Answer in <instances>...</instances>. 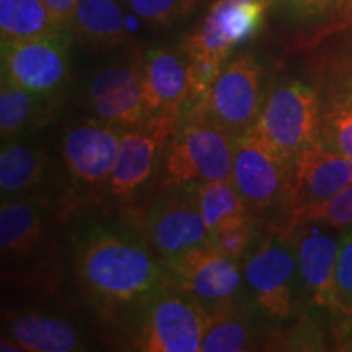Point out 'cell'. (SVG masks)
Returning <instances> with one entry per match:
<instances>
[{
	"label": "cell",
	"mask_w": 352,
	"mask_h": 352,
	"mask_svg": "<svg viewBox=\"0 0 352 352\" xmlns=\"http://www.w3.org/2000/svg\"><path fill=\"white\" fill-rule=\"evenodd\" d=\"M74 270L83 296L107 314L142 310L155 294L173 284L166 263L147 241L101 223L78 235Z\"/></svg>",
	"instance_id": "obj_1"
},
{
	"label": "cell",
	"mask_w": 352,
	"mask_h": 352,
	"mask_svg": "<svg viewBox=\"0 0 352 352\" xmlns=\"http://www.w3.org/2000/svg\"><path fill=\"white\" fill-rule=\"evenodd\" d=\"M276 0H214L195 32L182 44L191 65L192 96L208 90L232 52L256 36Z\"/></svg>",
	"instance_id": "obj_2"
},
{
	"label": "cell",
	"mask_w": 352,
	"mask_h": 352,
	"mask_svg": "<svg viewBox=\"0 0 352 352\" xmlns=\"http://www.w3.org/2000/svg\"><path fill=\"white\" fill-rule=\"evenodd\" d=\"M183 111L165 147L164 184H202L230 179L235 140L195 103Z\"/></svg>",
	"instance_id": "obj_3"
},
{
	"label": "cell",
	"mask_w": 352,
	"mask_h": 352,
	"mask_svg": "<svg viewBox=\"0 0 352 352\" xmlns=\"http://www.w3.org/2000/svg\"><path fill=\"white\" fill-rule=\"evenodd\" d=\"M256 129L290 165L320 139V103L314 85L297 78L277 82L264 98Z\"/></svg>",
	"instance_id": "obj_4"
},
{
	"label": "cell",
	"mask_w": 352,
	"mask_h": 352,
	"mask_svg": "<svg viewBox=\"0 0 352 352\" xmlns=\"http://www.w3.org/2000/svg\"><path fill=\"white\" fill-rule=\"evenodd\" d=\"M208 320L209 311L173 283L140 310L134 347L144 352H201Z\"/></svg>",
	"instance_id": "obj_5"
},
{
	"label": "cell",
	"mask_w": 352,
	"mask_h": 352,
	"mask_svg": "<svg viewBox=\"0 0 352 352\" xmlns=\"http://www.w3.org/2000/svg\"><path fill=\"white\" fill-rule=\"evenodd\" d=\"M243 279L259 310L272 320L292 315L300 289L292 232L280 226L246 256Z\"/></svg>",
	"instance_id": "obj_6"
},
{
	"label": "cell",
	"mask_w": 352,
	"mask_h": 352,
	"mask_svg": "<svg viewBox=\"0 0 352 352\" xmlns=\"http://www.w3.org/2000/svg\"><path fill=\"white\" fill-rule=\"evenodd\" d=\"M263 72L252 54L227 60L212 83L192 103L209 120L239 139L256 124L261 113Z\"/></svg>",
	"instance_id": "obj_7"
},
{
	"label": "cell",
	"mask_w": 352,
	"mask_h": 352,
	"mask_svg": "<svg viewBox=\"0 0 352 352\" xmlns=\"http://www.w3.org/2000/svg\"><path fill=\"white\" fill-rule=\"evenodd\" d=\"M142 227L145 241L165 263L189 250L209 245L196 184L165 186L145 212Z\"/></svg>",
	"instance_id": "obj_8"
},
{
	"label": "cell",
	"mask_w": 352,
	"mask_h": 352,
	"mask_svg": "<svg viewBox=\"0 0 352 352\" xmlns=\"http://www.w3.org/2000/svg\"><path fill=\"white\" fill-rule=\"evenodd\" d=\"M124 131L95 116L65 127L60 155L74 188L94 196L108 189Z\"/></svg>",
	"instance_id": "obj_9"
},
{
	"label": "cell",
	"mask_w": 352,
	"mask_h": 352,
	"mask_svg": "<svg viewBox=\"0 0 352 352\" xmlns=\"http://www.w3.org/2000/svg\"><path fill=\"white\" fill-rule=\"evenodd\" d=\"M230 179L250 209H283L289 196L292 165L253 126L235 140Z\"/></svg>",
	"instance_id": "obj_10"
},
{
	"label": "cell",
	"mask_w": 352,
	"mask_h": 352,
	"mask_svg": "<svg viewBox=\"0 0 352 352\" xmlns=\"http://www.w3.org/2000/svg\"><path fill=\"white\" fill-rule=\"evenodd\" d=\"M70 32L2 41V78L33 94L56 96L69 76Z\"/></svg>",
	"instance_id": "obj_11"
},
{
	"label": "cell",
	"mask_w": 352,
	"mask_h": 352,
	"mask_svg": "<svg viewBox=\"0 0 352 352\" xmlns=\"http://www.w3.org/2000/svg\"><path fill=\"white\" fill-rule=\"evenodd\" d=\"M166 266L173 283L195 297L209 314L233 305L243 283L240 261L220 253L210 245L168 259Z\"/></svg>",
	"instance_id": "obj_12"
},
{
	"label": "cell",
	"mask_w": 352,
	"mask_h": 352,
	"mask_svg": "<svg viewBox=\"0 0 352 352\" xmlns=\"http://www.w3.org/2000/svg\"><path fill=\"white\" fill-rule=\"evenodd\" d=\"M178 122L171 118H151L144 124L122 132L116 165L108 184L109 195L121 201H129L138 195L155 171Z\"/></svg>",
	"instance_id": "obj_13"
},
{
	"label": "cell",
	"mask_w": 352,
	"mask_h": 352,
	"mask_svg": "<svg viewBox=\"0 0 352 352\" xmlns=\"http://www.w3.org/2000/svg\"><path fill=\"white\" fill-rule=\"evenodd\" d=\"M87 107L108 124L131 129L148 120L145 107L142 60L111 64L96 70L87 88Z\"/></svg>",
	"instance_id": "obj_14"
},
{
	"label": "cell",
	"mask_w": 352,
	"mask_h": 352,
	"mask_svg": "<svg viewBox=\"0 0 352 352\" xmlns=\"http://www.w3.org/2000/svg\"><path fill=\"white\" fill-rule=\"evenodd\" d=\"M290 232L296 245L302 294L320 310L340 314L336 264L341 233L336 235L334 228L316 223L290 228Z\"/></svg>",
	"instance_id": "obj_15"
},
{
	"label": "cell",
	"mask_w": 352,
	"mask_h": 352,
	"mask_svg": "<svg viewBox=\"0 0 352 352\" xmlns=\"http://www.w3.org/2000/svg\"><path fill=\"white\" fill-rule=\"evenodd\" d=\"M315 90L321 140L352 162V47L323 60Z\"/></svg>",
	"instance_id": "obj_16"
},
{
	"label": "cell",
	"mask_w": 352,
	"mask_h": 352,
	"mask_svg": "<svg viewBox=\"0 0 352 352\" xmlns=\"http://www.w3.org/2000/svg\"><path fill=\"white\" fill-rule=\"evenodd\" d=\"M351 183L352 162L329 148L320 138L294 162L283 215L328 199Z\"/></svg>",
	"instance_id": "obj_17"
},
{
	"label": "cell",
	"mask_w": 352,
	"mask_h": 352,
	"mask_svg": "<svg viewBox=\"0 0 352 352\" xmlns=\"http://www.w3.org/2000/svg\"><path fill=\"white\" fill-rule=\"evenodd\" d=\"M142 76L148 120H182L192 96L191 65L182 47L148 50L142 57Z\"/></svg>",
	"instance_id": "obj_18"
},
{
	"label": "cell",
	"mask_w": 352,
	"mask_h": 352,
	"mask_svg": "<svg viewBox=\"0 0 352 352\" xmlns=\"http://www.w3.org/2000/svg\"><path fill=\"white\" fill-rule=\"evenodd\" d=\"M50 215L46 202L33 196L2 199L0 204V246L3 258L23 261L46 243Z\"/></svg>",
	"instance_id": "obj_19"
},
{
	"label": "cell",
	"mask_w": 352,
	"mask_h": 352,
	"mask_svg": "<svg viewBox=\"0 0 352 352\" xmlns=\"http://www.w3.org/2000/svg\"><path fill=\"white\" fill-rule=\"evenodd\" d=\"M0 351L72 352L82 349L77 328L59 316L23 311L10 314L6 321Z\"/></svg>",
	"instance_id": "obj_20"
},
{
	"label": "cell",
	"mask_w": 352,
	"mask_h": 352,
	"mask_svg": "<svg viewBox=\"0 0 352 352\" xmlns=\"http://www.w3.org/2000/svg\"><path fill=\"white\" fill-rule=\"evenodd\" d=\"M10 139L2 142L0 152V189L2 199L28 196L46 179L51 160L41 145Z\"/></svg>",
	"instance_id": "obj_21"
},
{
	"label": "cell",
	"mask_w": 352,
	"mask_h": 352,
	"mask_svg": "<svg viewBox=\"0 0 352 352\" xmlns=\"http://www.w3.org/2000/svg\"><path fill=\"white\" fill-rule=\"evenodd\" d=\"M54 96H44L2 78L0 88V134L3 140L25 138L47 124L56 113Z\"/></svg>",
	"instance_id": "obj_22"
},
{
	"label": "cell",
	"mask_w": 352,
	"mask_h": 352,
	"mask_svg": "<svg viewBox=\"0 0 352 352\" xmlns=\"http://www.w3.org/2000/svg\"><path fill=\"white\" fill-rule=\"evenodd\" d=\"M70 32L88 50H111L127 36L124 12L116 0H78Z\"/></svg>",
	"instance_id": "obj_23"
},
{
	"label": "cell",
	"mask_w": 352,
	"mask_h": 352,
	"mask_svg": "<svg viewBox=\"0 0 352 352\" xmlns=\"http://www.w3.org/2000/svg\"><path fill=\"white\" fill-rule=\"evenodd\" d=\"M63 30L52 19L43 0H0L2 41L43 36Z\"/></svg>",
	"instance_id": "obj_24"
},
{
	"label": "cell",
	"mask_w": 352,
	"mask_h": 352,
	"mask_svg": "<svg viewBox=\"0 0 352 352\" xmlns=\"http://www.w3.org/2000/svg\"><path fill=\"white\" fill-rule=\"evenodd\" d=\"M196 192L209 239L215 232L250 217L248 204L232 179L196 184Z\"/></svg>",
	"instance_id": "obj_25"
},
{
	"label": "cell",
	"mask_w": 352,
	"mask_h": 352,
	"mask_svg": "<svg viewBox=\"0 0 352 352\" xmlns=\"http://www.w3.org/2000/svg\"><path fill=\"white\" fill-rule=\"evenodd\" d=\"M252 344L248 321L235 310V307L228 305L209 314L201 352H240L248 351Z\"/></svg>",
	"instance_id": "obj_26"
},
{
	"label": "cell",
	"mask_w": 352,
	"mask_h": 352,
	"mask_svg": "<svg viewBox=\"0 0 352 352\" xmlns=\"http://www.w3.org/2000/svg\"><path fill=\"white\" fill-rule=\"evenodd\" d=\"M284 219L283 227L289 230L308 223L344 230L352 226V183L328 199L284 214Z\"/></svg>",
	"instance_id": "obj_27"
},
{
	"label": "cell",
	"mask_w": 352,
	"mask_h": 352,
	"mask_svg": "<svg viewBox=\"0 0 352 352\" xmlns=\"http://www.w3.org/2000/svg\"><path fill=\"white\" fill-rule=\"evenodd\" d=\"M131 10L140 20L152 25H173L189 15L197 0H127Z\"/></svg>",
	"instance_id": "obj_28"
},
{
	"label": "cell",
	"mask_w": 352,
	"mask_h": 352,
	"mask_svg": "<svg viewBox=\"0 0 352 352\" xmlns=\"http://www.w3.org/2000/svg\"><path fill=\"white\" fill-rule=\"evenodd\" d=\"M254 236H256V227H254V220L250 215V217L240 220L236 223H232V226L210 235L209 245L219 250L220 253L240 261L241 256L250 253Z\"/></svg>",
	"instance_id": "obj_29"
},
{
	"label": "cell",
	"mask_w": 352,
	"mask_h": 352,
	"mask_svg": "<svg viewBox=\"0 0 352 352\" xmlns=\"http://www.w3.org/2000/svg\"><path fill=\"white\" fill-rule=\"evenodd\" d=\"M336 292L340 314L352 316V226L341 232L336 264Z\"/></svg>",
	"instance_id": "obj_30"
},
{
	"label": "cell",
	"mask_w": 352,
	"mask_h": 352,
	"mask_svg": "<svg viewBox=\"0 0 352 352\" xmlns=\"http://www.w3.org/2000/svg\"><path fill=\"white\" fill-rule=\"evenodd\" d=\"M276 3L297 21L321 19L336 7V0H276Z\"/></svg>",
	"instance_id": "obj_31"
},
{
	"label": "cell",
	"mask_w": 352,
	"mask_h": 352,
	"mask_svg": "<svg viewBox=\"0 0 352 352\" xmlns=\"http://www.w3.org/2000/svg\"><path fill=\"white\" fill-rule=\"evenodd\" d=\"M44 6L51 12L52 19L63 30L70 32L72 28L74 15H76V8L78 0H43Z\"/></svg>",
	"instance_id": "obj_32"
},
{
	"label": "cell",
	"mask_w": 352,
	"mask_h": 352,
	"mask_svg": "<svg viewBox=\"0 0 352 352\" xmlns=\"http://www.w3.org/2000/svg\"><path fill=\"white\" fill-rule=\"evenodd\" d=\"M334 10L338 12V15H340L342 21L352 25V0H336Z\"/></svg>",
	"instance_id": "obj_33"
}]
</instances>
